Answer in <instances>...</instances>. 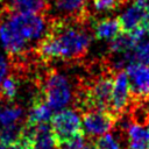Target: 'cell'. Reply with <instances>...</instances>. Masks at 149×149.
<instances>
[{"instance_id": "6da1fadb", "label": "cell", "mask_w": 149, "mask_h": 149, "mask_svg": "<svg viewBox=\"0 0 149 149\" xmlns=\"http://www.w3.org/2000/svg\"><path fill=\"white\" fill-rule=\"evenodd\" d=\"M88 23L68 19L50 22L44 37L35 49L36 54L43 61L52 58L73 61L83 57L92 40Z\"/></svg>"}, {"instance_id": "7a4b0ae2", "label": "cell", "mask_w": 149, "mask_h": 149, "mask_svg": "<svg viewBox=\"0 0 149 149\" xmlns=\"http://www.w3.org/2000/svg\"><path fill=\"white\" fill-rule=\"evenodd\" d=\"M49 23L43 14L15 12L6 14L0 23V44L9 56L30 52L34 43L44 37Z\"/></svg>"}, {"instance_id": "3957f363", "label": "cell", "mask_w": 149, "mask_h": 149, "mask_svg": "<svg viewBox=\"0 0 149 149\" xmlns=\"http://www.w3.org/2000/svg\"><path fill=\"white\" fill-rule=\"evenodd\" d=\"M40 88L44 100L52 111L64 109L72 100V88L69 79L57 71L45 73Z\"/></svg>"}, {"instance_id": "277c9868", "label": "cell", "mask_w": 149, "mask_h": 149, "mask_svg": "<svg viewBox=\"0 0 149 149\" xmlns=\"http://www.w3.org/2000/svg\"><path fill=\"white\" fill-rule=\"evenodd\" d=\"M116 125V118L106 109H91L81 113V132L90 137H99Z\"/></svg>"}, {"instance_id": "5b68a950", "label": "cell", "mask_w": 149, "mask_h": 149, "mask_svg": "<svg viewBox=\"0 0 149 149\" xmlns=\"http://www.w3.org/2000/svg\"><path fill=\"white\" fill-rule=\"evenodd\" d=\"M132 102L149 101V66L137 62L126 66Z\"/></svg>"}, {"instance_id": "8992f818", "label": "cell", "mask_w": 149, "mask_h": 149, "mask_svg": "<svg viewBox=\"0 0 149 149\" xmlns=\"http://www.w3.org/2000/svg\"><path fill=\"white\" fill-rule=\"evenodd\" d=\"M57 147L71 136L81 132V119L73 109H61L50 120Z\"/></svg>"}, {"instance_id": "52a82bcc", "label": "cell", "mask_w": 149, "mask_h": 149, "mask_svg": "<svg viewBox=\"0 0 149 149\" xmlns=\"http://www.w3.org/2000/svg\"><path fill=\"white\" fill-rule=\"evenodd\" d=\"M132 105L129 92V83L126 71H118L113 79V91L109 102V112L115 116H120L128 111Z\"/></svg>"}, {"instance_id": "ba28073f", "label": "cell", "mask_w": 149, "mask_h": 149, "mask_svg": "<svg viewBox=\"0 0 149 149\" xmlns=\"http://www.w3.org/2000/svg\"><path fill=\"white\" fill-rule=\"evenodd\" d=\"M122 31H130L139 26H143L149 29V12L144 10L136 3L128 7L119 16Z\"/></svg>"}, {"instance_id": "9c48e42d", "label": "cell", "mask_w": 149, "mask_h": 149, "mask_svg": "<svg viewBox=\"0 0 149 149\" xmlns=\"http://www.w3.org/2000/svg\"><path fill=\"white\" fill-rule=\"evenodd\" d=\"M52 112L54 111L51 109V107L44 100L43 94L40 93L38 95H36L33 99V104L28 112L26 121L29 123H34V125L50 122V120L52 118Z\"/></svg>"}, {"instance_id": "30bf717a", "label": "cell", "mask_w": 149, "mask_h": 149, "mask_svg": "<svg viewBox=\"0 0 149 149\" xmlns=\"http://www.w3.org/2000/svg\"><path fill=\"white\" fill-rule=\"evenodd\" d=\"M129 149H148L149 147V128L147 125L132 122L126 130Z\"/></svg>"}, {"instance_id": "8fae6325", "label": "cell", "mask_w": 149, "mask_h": 149, "mask_svg": "<svg viewBox=\"0 0 149 149\" xmlns=\"http://www.w3.org/2000/svg\"><path fill=\"white\" fill-rule=\"evenodd\" d=\"M93 33L98 40H112L122 31L119 17H104L94 23Z\"/></svg>"}, {"instance_id": "7c38bea8", "label": "cell", "mask_w": 149, "mask_h": 149, "mask_svg": "<svg viewBox=\"0 0 149 149\" xmlns=\"http://www.w3.org/2000/svg\"><path fill=\"white\" fill-rule=\"evenodd\" d=\"M57 141L55 139L50 122L36 125V135L31 149H57Z\"/></svg>"}, {"instance_id": "4fadbf2b", "label": "cell", "mask_w": 149, "mask_h": 149, "mask_svg": "<svg viewBox=\"0 0 149 149\" xmlns=\"http://www.w3.org/2000/svg\"><path fill=\"white\" fill-rule=\"evenodd\" d=\"M7 6L10 10L37 14H43L49 8L47 0H7Z\"/></svg>"}, {"instance_id": "5bb4252c", "label": "cell", "mask_w": 149, "mask_h": 149, "mask_svg": "<svg viewBox=\"0 0 149 149\" xmlns=\"http://www.w3.org/2000/svg\"><path fill=\"white\" fill-rule=\"evenodd\" d=\"M135 44H136L135 40L132 37V35L128 31H121L114 38L111 40L109 51L112 54L125 52V51H128V50L133 49Z\"/></svg>"}, {"instance_id": "9a60e30c", "label": "cell", "mask_w": 149, "mask_h": 149, "mask_svg": "<svg viewBox=\"0 0 149 149\" xmlns=\"http://www.w3.org/2000/svg\"><path fill=\"white\" fill-rule=\"evenodd\" d=\"M19 92V80L14 76L5 77L0 84V97L5 101H12L16 98Z\"/></svg>"}, {"instance_id": "2e32d148", "label": "cell", "mask_w": 149, "mask_h": 149, "mask_svg": "<svg viewBox=\"0 0 149 149\" xmlns=\"http://www.w3.org/2000/svg\"><path fill=\"white\" fill-rule=\"evenodd\" d=\"M21 129H22V125L17 122L2 126L0 128V142H2L6 146L17 142L21 135Z\"/></svg>"}, {"instance_id": "e0dca14e", "label": "cell", "mask_w": 149, "mask_h": 149, "mask_svg": "<svg viewBox=\"0 0 149 149\" xmlns=\"http://www.w3.org/2000/svg\"><path fill=\"white\" fill-rule=\"evenodd\" d=\"M23 114V111L20 106L17 105H12V106H5L1 109L0 113V125H10L17 122Z\"/></svg>"}, {"instance_id": "ac0fdd59", "label": "cell", "mask_w": 149, "mask_h": 149, "mask_svg": "<svg viewBox=\"0 0 149 149\" xmlns=\"http://www.w3.org/2000/svg\"><path fill=\"white\" fill-rule=\"evenodd\" d=\"M134 62L149 65V40L143 38L137 42L132 49Z\"/></svg>"}, {"instance_id": "d6986e66", "label": "cell", "mask_w": 149, "mask_h": 149, "mask_svg": "<svg viewBox=\"0 0 149 149\" xmlns=\"http://www.w3.org/2000/svg\"><path fill=\"white\" fill-rule=\"evenodd\" d=\"M95 149H121L120 144V139L116 137L114 134L106 133L94 141Z\"/></svg>"}, {"instance_id": "ffe728a7", "label": "cell", "mask_w": 149, "mask_h": 149, "mask_svg": "<svg viewBox=\"0 0 149 149\" xmlns=\"http://www.w3.org/2000/svg\"><path fill=\"white\" fill-rule=\"evenodd\" d=\"M128 0H92V6L95 12H108L125 5Z\"/></svg>"}, {"instance_id": "44dd1931", "label": "cell", "mask_w": 149, "mask_h": 149, "mask_svg": "<svg viewBox=\"0 0 149 149\" xmlns=\"http://www.w3.org/2000/svg\"><path fill=\"white\" fill-rule=\"evenodd\" d=\"M85 144V139H84V133H77L76 135L71 136L69 140L64 141L58 146L61 149H81Z\"/></svg>"}, {"instance_id": "7402d4cb", "label": "cell", "mask_w": 149, "mask_h": 149, "mask_svg": "<svg viewBox=\"0 0 149 149\" xmlns=\"http://www.w3.org/2000/svg\"><path fill=\"white\" fill-rule=\"evenodd\" d=\"M7 71H8V62L5 56L0 55V84L3 80V78L6 77Z\"/></svg>"}, {"instance_id": "603a6c76", "label": "cell", "mask_w": 149, "mask_h": 149, "mask_svg": "<svg viewBox=\"0 0 149 149\" xmlns=\"http://www.w3.org/2000/svg\"><path fill=\"white\" fill-rule=\"evenodd\" d=\"M9 12H12V10L6 5V0H0V19L2 16H5L7 13H9Z\"/></svg>"}, {"instance_id": "cb8c5ba5", "label": "cell", "mask_w": 149, "mask_h": 149, "mask_svg": "<svg viewBox=\"0 0 149 149\" xmlns=\"http://www.w3.org/2000/svg\"><path fill=\"white\" fill-rule=\"evenodd\" d=\"M135 3L143 8L144 10L149 12V0H135Z\"/></svg>"}, {"instance_id": "d4e9b609", "label": "cell", "mask_w": 149, "mask_h": 149, "mask_svg": "<svg viewBox=\"0 0 149 149\" xmlns=\"http://www.w3.org/2000/svg\"><path fill=\"white\" fill-rule=\"evenodd\" d=\"M7 149H24V147L20 142H15V143H12V144L7 146Z\"/></svg>"}, {"instance_id": "484cf974", "label": "cell", "mask_w": 149, "mask_h": 149, "mask_svg": "<svg viewBox=\"0 0 149 149\" xmlns=\"http://www.w3.org/2000/svg\"><path fill=\"white\" fill-rule=\"evenodd\" d=\"M81 149H95L94 142H85V144H84V147Z\"/></svg>"}, {"instance_id": "4316f807", "label": "cell", "mask_w": 149, "mask_h": 149, "mask_svg": "<svg viewBox=\"0 0 149 149\" xmlns=\"http://www.w3.org/2000/svg\"><path fill=\"white\" fill-rule=\"evenodd\" d=\"M0 149H7V146L3 144L2 142H0Z\"/></svg>"}, {"instance_id": "83f0119b", "label": "cell", "mask_w": 149, "mask_h": 149, "mask_svg": "<svg viewBox=\"0 0 149 149\" xmlns=\"http://www.w3.org/2000/svg\"><path fill=\"white\" fill-rule=\"evenodd\" d=\"M148 149H149V147H148Z\"/></svg>"}]
</instances>
